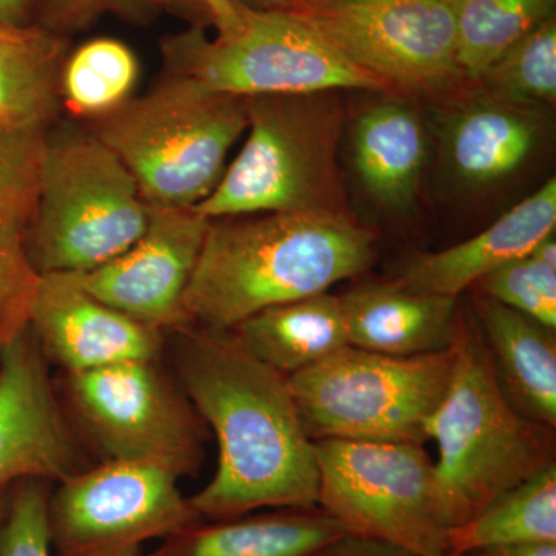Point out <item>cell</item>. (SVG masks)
<instances>
[{"instance_id":"obj_1","label":"cell","mask_w":556,"mask_h":556,"mask_svg":"<svg viewBox=\"0 0 556 556\" xmlns=\"http://www.w3.org/2000/svg\"><path fill=\"white\" fill-rule=\"evenodd\" d=\"M172 336L175 379L218 445L214 477L190 496L200 518L317 507L314 442L287 376L254 356L233 329L182 327Z\"/></svg>"},{"instance_id":"obj_2","label":"cell","mask_w":556,"mask_h":556,"mask_svg":"<svg viewBox=\"0 0 556 556\" xmlns=\"http://www.w3.org/2000/svg\"><path fill=\"white\" fill-rule=\"evenodd\" d=\"M375 236L338 212L208 219L181 302L182 327L233 329L260 311L328 292L365 273Z\"/></svg>"},{"instance_id":"obj_3","label":"cell","mask_w":556,"mask_h":556,"mask_svg":"<svg viewBox=\"0 0 556 556\" xmlns=\"http://www.w3.org/2000/svg\"><path fill=\"white\" fill-rule=\"evenodd\" d=\"M447 393L427 427L438 444L439 504L448 530L555 463V428L519 412L493 367L473 311L457 308Z\"/></svg>"},{"instance_id":"obj_4","label":"cell","mask_w":556,"mask_h":556,"mask_svg":"<svg viewBox=\"0 0 556 556\" xmlns=\"http://www.w3.org/2000/svg\"><path fill=\"white\" fill-rule=\"evenodd\" d=\"M247 129V98L169 73L90 127L134 175L142 199L175 207H195L211 195Z\"/></svg>"},{"instance_id":"obj_5","label":"cell","mask_w":556,"mask_h":556,"mask_svg":"<svg viewBox=\"0 0 556 556\" xmlns=\"http://www.w3.org/2000/svg\"><path fill=\"white\" fill-rule=\"evenodd\" d=\"M247 110V142L195 211L207 219L351 214L338 167L343 109L334 91L251 97Z\"/></svg>"},{"instance_id":"obj_6","label":"cell","mask_w":556,"mask_h":556,"mask_svg":"<svg viewBox=\"0 0 556 556\" xmlns=\"http://www.w3.org/2000/svg\"><path fill=\"white\" fill-rule=\"evenodd\" d=\"M149 203L134 175L91 131L47 134L35 214L24 243L40 274L105 265L144 233Z\"/></svg>"},{"instance_id":"obj_7","label":"cell","mask_w":556,"mask_h":556,"mask_svg":"<svg viewBox=\"0 0 556 556\" xmlns=\"http://www.w3.org/2000/svg\"><path fill=\"white\" fill-rule=\"evenodd\" d=\"M161 362L61 372L54 383L80 442L100 463L146 464L179 479L197 477L207 427Z\"/></svg>"},{"instance_id":"obj_8","label":"cell","mask_w":556,"mask_h":556,"mask_svg":"<svg viewBox=\"0 0 556 556\" xmlns=\"http://www.w3.org/2000/svg\"><path fill=\"white\" fill-rule=\"evenodd\" d=\"M448 350L387 356L348 345L320 364L288 376L291 396L311 441L426 444L430 417L447 393Z\"/></svg>"},{"instance_id":"obj_9","label":"cell","mask_w":556,"mask_h":556,"mask_svg":"<svg viewBox=\"0 0 556 556\" xmlns=\"http://www.w3.org/2000/svg\"><path fill=\"white\" fill-rule=\"evenodd\" d=\"M161 49L169 75L186 76L233 97L338 90L396 94L387 80L346 60L283 10L241 7L240 27L230 35L208 39L193 28L164 39Z\"/></svg>"},{"instance_id":"obj_10","label":"cell","mask_w":556,"mask_h":556,"mask_svg":"<svg viewBox=\"0 0 556 556\" xmlns=\"http://www.w3.org/2000/svg\"><path fill=\"white\" fill-rule=\"evenodd\" d=\"M317 507L348 535L390 544L413 556L447 552L437 466L422 444L314 441Z\"/></svg>"},{"instance_id":"obj_11","label":"cell","mask_w":556,"mask_h":556,"mask_svg":"<svg viewBox=\"0 0 556 556\" xmlns=\"http://www.w3.org/2000/svg\"><path fill=\"white\" fill-rule=\"evenodd\" d=\"M346 60L396 93H447L464 83L456 62L455 0H288Z\"/></svg>"},{"instance_id":"obj_12","label":"cell","mask_w":556,"mask_h":556,"mask_svg":"<svg viewBox=\"0 0 556 556\" xmlns=\"http://www.w3.org/2000/svg\"><path fill=\"white\" fill-rule=\"evenodd\" d=\"M47 515L56 556H139L201 521L178 477L134 463L91 464L54 484Z\"/></svg>"},{"instance_id":"obj_13","label":"cell","mask_w":556,"mask_h":556,"mask_svg":"<svg viewBox=\"0 0 556 556\" xmlns=\"http://www.w3.org/2000/svg\"><path fill=\"white\" fill-rule=\"evenodd\" d=\"M30 328L0 351V490L60 484L91 466Z\"/></svg>"},{"instance_id":"obj_14","label":"cell","mask_w":556,"mask_h":556,"mask_svg":"<svg viewBox=\"0 0 556 556\" xmlns=\"http://www.w3.org/2000/svg\"><path fill=\"white\" fill-rule=\"evenodd\" d=\"M207 225L195 207L149 204L148 228L127 251L73 276L105 305L161 331H175L182 325L181 302Z\"/></svg>"},{"instance_id":"obj_15","label":"cell","mask_w":556,"mask_h":556,"mask_svg":"<svg viewBox=\"0 0 556 556\" xmlns=\"http://www.w3.org/2000/svg\"><path fill=\"white\" fill-rule=\"evenodd\" d=\"M30 331L50 367L61 372L163 361L167 346V332L94 299L73 274L40 277Z\"/></svg>"},{"instance_id":"obj_16","label":"cell","mask_w":556,"mask_h":556,"mask_svg":"<svg viewBox=\"0 0 556 556\" xmlns=\"http://www.w3.org/2000/svg\"><path fill=\"white\" fill-rule=\"evenodd\" d=\"M555 226L556 181L551 178L473 239L416 255L401 283L415 291L459 299L486 274L529 254L555 232Z\"/></svg>"},{"instance_id":"obj_17","label":"cell","mask_w":556,"mask_h":556,"mask_svg":"<svg viewBox=\"0 0 556 556\" xmlns=\"http://www.w3.org/2000/svg\"><path fill=\"white\" fill-rule=\"evenodd\" d=\"M340 298L351 346L399 357L450 348L456 298L415 291L401 281L367 285Z\"/></svg>"},{"instance_id":"obj_18","label":"cell","mask_w":556,"mask_h":556,"mask_svg":"<svg viewBox=\"0 0 556 556\" xmlns=\"http://www.w3.org/2000/svg\"><path fill=\"white\" fill-rule=\"evenodd\" d=\"M348 535L320 507L269 508L193 522L161 541L149 556H311Z\"/></svg>"},{"instance_id":"obj_19","label":"cell","mask_w":556,"mask_h":556,"mask_svg":"<svg viewBox=\"0 0 556 556\" xmlns=\"http://www.w3.org/2000/svg\"><path fill=\"white\" fill-rule=\"evenodd\" d=\"M473 316L511 404L556 427V329L477 292Z\"/></svg>"},{"instance_id":"obj_20","label":"cell","mask_w":556,"mask_h":556,"mask_svg":"<svg viewBox=\"0 0 556 556\" xmlns=\"http://www.w3.org/2000/svg\"><path fill=\"white\" fill-rule=\"evenodd\" d=\"M536 109L484 94L457 109L445 130L448 163L471 186L503 181L532 159L543 139Z\"/></svg>"},{"instance_id":"obj_21","label":"cell","mask_w":556,"mask_h":556,"mask_svg":"<svg viewBox=\"0 0 556 556\" xmlns=\"http://www.w3.org/2000/svg\"><path fill=\"white\" fill-rule=\"evenodd\" d=\"M428 159V137L415 109L388 101L358 115L353 134L357 177L380 206L404 212L415 203Z\"/></svg>"},{"instance_id":"obj_22","label":"cell","mask_w":556,"mask_h":556,"mask_svg":"<svg viewBox=\"0 0 556 556\" xmlns=\"http://www.w3.org/2000/svg\"><path fill=\"white\" fill-rule=\"evenodd\" d=\"M67 54L64 36L38 24L0 25V129L49 131Z\"/></svg>"},{"instance_id":"obj_23","label":"cell","mask_w":556,"mask_h":556,"mask_svg":"<svg viewBox=\"0 0 556 556\" xmlns=\"http://www.w3.org/2000/svg\"><path fill=\"white\" fill-rule=\"evenodd\" d=\"M233 331L254 356L287 378L350 345L342 298L329 292L260 311Z\"/></svg>"},{"instance_id":"obj_24","label":"cell","mask_w":556,"mask_h":556,"mask_svg":"<svg viewBox=\"0 0 556 556\" xmlns=\"http://www.w3.org/2000/svg\"><path fill=\"white\" fill-rule=\"evenodd\" d=\"M556 543V463L493 500L447 532V552L466 556L515 544Z\"/></svg>"},{"instance_id":"obj_25","label":"cell","mask_w":556,"mask_h":556,"mask_svg":"<svg viewBox=\"0 0 556 556\" xmlns=\"http://www.w3.org/2000/svg\"><path fill=\"white\" fill-rule=\"evenodd\" d=\"M556 0H455L456 62L464 83L477 84L519 39L555 16Z\"/></svg>"},{"instance_id":"obj_26","label":"cell","mask_w":556,"mask_h":556,"mask_svg":"<svg viewBox=\"0 0 556 556\" xmlns=\"http://www.w3.org/2000/svg\"><path fill=\"white\" fill-rule=\"evenodd\" d=\"M138 78L139 61L129 46L91 39L65 58L61 101L80 118H100L130 100Z\"/></svg>"},{"instance_id":"obj_27","label":"cell","mask_w":556,"mask_h":556,"mask_svg":"<svg viewBox=\"0 0 556 556\" xmlns=\"http://www.w3.org/2000/svg\"><path fill=\"white\" fill-rule=\"evenodd\" d=\"M477 86L484 94L508 104L538 109L556 100V20L543 22L535 30L504 51L482 73Z\"/></svg>"},{"instance_id":"obj_28","label":"cell","mask_w":556,"mask_h":556,"mask_svg":"<svg viewBox=\"0 0 556 556\" xmlns=\"http://www.w3.org/2000/svg\"><path fill=\"white\" fill-rule=\"evenodd\" d=\"M49 131L0 129V230L25 237L36 201Z\"/></svg>"},{"instance_id":"obj_29","label":"cell","mask_w":556,"mask_h":556,"mask_svg":"<svg viewBox=\"0 0 556 556\" xmlns=\"http://www.w3.org/2000/svg\"><path fill=\"white\" fill-rule=\"evenodd\" d=\"M471 288L556 329V266L541 262L532 251L486 274Z\"/></svg>"},{"instance_id":"obj_30","label":"cell","mask_w":556,"mask_h":556,"mask_svg":"<svg viewBox=\"0 0 556 556\" xmlns=\"http://www.w3.org/2000/svg\"><path fill=\"white\" fill-rule=\"evenodd\" d=\"M40 277L24 236L0 230V351L30 328Z\"/></svg>"},{"instance_id":"obj_31","label":"cell","mask_w":556,"mask_h":556,"mask_svg":"<svg viewBox=\"0 0 556 556\" xmlns=\"http://www.w3.org/2000/svg\"><path fill=\"white\" fill-rule=\"evenodd\" d=\"M51 486L40 479L11 486L0 521V556H53L47 515Z\"/></svg>"},{"instance_id":"obj_32","label":"cell","mask_w":556,"mask_h":556,"mask_svg":"<svg viewBox=\"0 0 556 556\" xmlns=\"http://www.w3.org/2000/svg\"><path fill=\"white\" fill-rule=\"evenodd\" d=\"M156 9L155 0H36V24L65 38L93 27L108 14L148 24Z\"/></svg>"},{"instance_id":"obj_33","label":"cell","mask_w":556,"mask_h":556,"mask_svg":"<svg viewBox=\"0 0 556 556\" xmlns=\"http://www.w3.org/2000/svg\"><path fill=\"white\" fill-rule=\"evenodd\" d=\"M311 556H413L390 544L345 535L318 548Z\"/></svg>"},{"instance_id":"obj_34","label":"cell","mask_w":556,"mask_h":556,"mask_svg":"<svg viewBox=\"0 0 556 556\" xmlns=\"http://www.w3.org/2000/svg\"><path fill=\"white\" fill-rule=\"evenodd\" d=\"M193 2L206 10L217 28V36L230 35L240 27L241 5L236 0H193Z\"/></svg>"},{"instance_id":"obj_35","label":"cell","mask_w":556,"mask_h":556,"mask_svg":"<svg viewBox=\"0 0 556 556\" xmlns=\"http://www.w3.org/2000/svg\"><path fill=\"white\" fill-rule=\"evenodd\" d=\"M36 24V0H0V25Z\"/></svg>"},{"instance_id":"obj_36","label":"cell","mask_w":556,"mask_h":556,"mask_svg":"<svg viewBox=\"0 0 556 556\" xmlns=\"http://www.w3.org/2000/svg\"><path fill=\"white\" fill-rule=\"evenodd\" d=\"M466 556H556V543L515 544V546L486 548V551Z\"/></svg>"},{"instance_id":"obj_37","label":"cell","mask_w":556,"mask_h":556,"mask_svg":"<svg viewBox=\"0 0 556 556\" xmlns=\"http://www.w3.org/2000/svg\"><path fill=\"white\" fill-rule=\"evenodd\" d=\"M241 7L255 11L280 10L288 0H236Z\"/></svg>"},{"instance_id":"obj_38","label":"cell","mask_w":556,"mask_h":556,"mask_svg":"<svg viewBox=\"0 0 556 556\" xmlns=\"http://www.w3.org/2000/svg\"><path fill=\"white\" fill-rule=\"evenodd\" d=\"M9 490H0V521H2L3 514H5L7 503H9Z\"/></svg>"},{"instance_id":"obj_39","label":"cell","mask_w":556,"mask_h":556,"mask_svg":"<svg viewBox=\"0 0 556 556\" xmlns=\"http://www.w3.org/2000/svg\"><path fill=\"white\" fill-rule=\"evenodd\" d=\"M442 556H453V555H447V554H445V555H442Z\"/></svg>"},{"instance_id":"obj_40","label":"cell","mask_w":556,"mask_h":556,"mask_svg":"<svg viewBox=\"0 0 556 556\" xmlns=\"http://www.w3.org/2000/svg\"><path fill=\"white\" fill-rule=\"evenodd\" d=\"M155 2H156V3H159V2H160V0H155Z\"/></svg>"}]
</instances>
